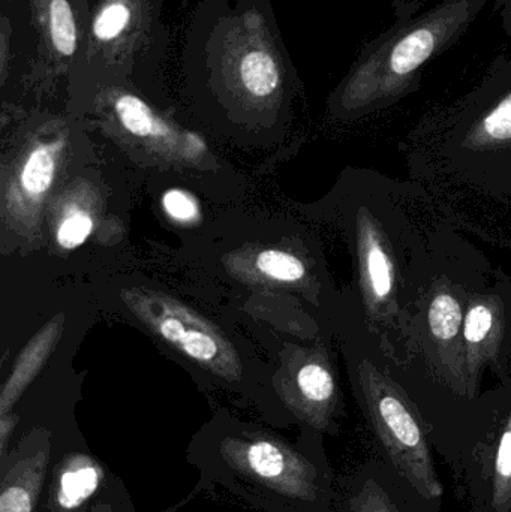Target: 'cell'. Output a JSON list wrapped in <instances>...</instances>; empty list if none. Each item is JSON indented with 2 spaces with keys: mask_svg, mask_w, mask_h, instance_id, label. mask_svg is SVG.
Masks as SVG:
<instances>
[{
  "mask_svg": "<svg viewBox=\"0 0 511 512\" xmlns=\"http://www.w3.org/2000/svg\"><path fill=\"white\" fill-rule=\"evenodd\" d=\"M35 47L29 65L39 78L72 74L86 42L92 0H24Z\"/></svg>",
  "mask_w": 511,
  "mask_h": 512,
  "instance_id": "obj_12",
  "label": "cell"
},
{
  "mask_svg": "<svg viewBox=\"0 0 511 512\" xmlns=\"http://www.w3.org/2000/svg\"><path fill=\"white\" fill-rule=\"evenodd\" d=\"M102 92H107L114 116L128 134L137 138L164 141V143L176 140V131L173 126L153 111L144 99L129 92L125 86L105 87Z\"/></svg>",
  "mask_w": 511,
  "mask_h": 512,
  "instance_id": "obj_15",
  "label": "cell"
},
{
  "mask_svg": "<svg viewBox=\"0 0 511 512\" xmlns=\"http://www.w3.org/2000/svg\"><path fill=\"white\" fill-rule=\"evenodd\" d=\"M56 339V330L47 328L39 334L35 342L27 346L26 351L18 358L17 366L12 372L11 378L6 382L2 391V417L8 415L14 408L21 393L26 390L27 385L35 378L36 373L44 364L45 358L50 355L51 346Z\"/></svg>",
  "mask_w": 511,
  "mask_h": 512,
  "instance_id": "obj_16",
  "label": "cell"
},
{
  "mask_svg": "<svg viewBox=\"0 0 511 512\" xmlns=\"http://www.w3.org/2000/svg\"><path fill=\"white\" fill-rule=\"evenodd\" d=\"M63 140L41 143L33 147L20 173V186L32 200H41L53 185L57 156L62 152Z\"/></svg>",
  "mask_w": 511,
  "mask_h": 512,
  "instance_id": "obj_17",
  "label": "cell"
},
{
  "mask_svg": "<svg viewBox=\"0 0 511 512\" xmlns=\"http://www.w3.org/2000/svg\"><path fill=\"white\" fill-rule=\"evenodd\" d=\"M336 512H416L383 463L372 456L338 478Z\"/></svg>",
  "mask_w": 511,
  "mask_h": 512,
  "instance_id": "obj_14",
  "label": "cell"
},
{
  "mask_svg": "<svg viewBox=\"0 0 511 512\" xmlns=\"http://www.w3.org/2000/svg\"><path fill=\"white\" fill-rule=\"evenodd\" d=\"M494 273L489 259L447 225L435 228L422 283L398 357L387 358L428 426L435 453L461 471L494 418L495 388L483 405L468 397L462 328L471 295Z\"/></svg>",
  "mask_w": 511,
  "mask_h": 512,
  "instance_id": "obj_1",
  "label": "cell"
},
{
  "mask_svg": "<svg viewBox=\"0 0 511 512\" xmlns=\"http://www.w3.org/2000/svg\"><path fill=\"white\" fill-rule=\"evenodd\" d=\"M182 65L192 80L257 105L278 102L296 78L270 0H200Z\"/></svg>",
  "mask_w": 511,
  "mask_h": 512,
  "instance_id": "obj_4",
  "label": "cell"
},
{
  "mask_svg": "<svg viewBox=\"0 0 511 512\" xmlns=\"http://www.w3.org/2000/svg\"><path fill=\"white\" fill-rule=\"evenodd\" d=\"M168 32L161 0H92L89 29L72 81L122 86L138 66L161 65Z\"/></svg>",
  "mask_w": 511,
  "mask_h": 512,
  "instance_id": "obj_8",
  "label": "cell"
},
{
  "mask_svg": "<svg viewBox=\"0 0 511 512\" xmlns=\"http://www.w3.org/2000/svg\"><path fill=\"white\" fill-rule=\"evenodd\" d=\"M494 388L491 426L455 475L471 512H511V375Z\"/></svg>",
  "mask_w": 511,
  "mask_h": 512,
  "instance_id": "obj_11",
  "label": "cell"
},
{
  "mask_svg": "<svg viewBox=\"0 0 511 512\" xmlns=\"http://www.w3.org/2000/svg\"><path fill=\"white\" fill-rule=\"evenodd\" d=\"M494 9L500 15L504 32L511 36V0H495Z\"/></svg>",
  "mask_w": 511,
  "mask_h": 512,
  "instance_id": "obj_22",
  "label": "cell"
},
{
  "mask_svg": "<svg viewBox=\"0 0 511 512\" xmlns=\"http://www.w3.org/2000/svg\"><path fill=\"white\" fill-rule=\"evenodd\" d=\"M492 0H440L396 21L360 51L329 99L341 120H359L417 92L425 66L449 50Z\"/></svg>",
  "mask_w": 511,
  "mask_h": 512,
  "instance_id": "obj_6",
  "label": "cell"
},
{
  "mask_svg": "<svg viewBox=\"0 0 511 512\" xmlns=\"http://www.w3.org/2000/svg\"><path fill=\"white\" fill-rule=\"evenodd\" d=\"M122 297L138 319L177 351L225 381L242 378V366L233 346L209 322L158 292L132 289L123 291Z\"/></svg>",
  "mask_w": 511,
  "mask_h": 512,
  "instance_id": "obj_10",
  "label": "cell"
},
{
  "mask_svg": "<svg viewBox=\"0 0 511 512\" xmlns=\"http://www.w3.org/2000/svg\"><path fill=\"white\" fill-rule=\"evenodd\" d=\"M92 231L93 219L90 218V215H87L86 212L75 210V212L65 216L62 224H60L59 230H57V243L63 249L71 251V249L83 245L89 239Z\"/></svg>",
  "mask_w": 511,
  "mask_h": 512,
  "instance_id": "obj_19",
  "label": "cell"
},
{
  "mask_svg": "<svg viewBox=\"0 0 511 512\" xmlns=\"http://www.w3.org/2000/svg\"><path fill=\"white\" fill-rule=\"evenodd\" d=\"M182 150L185 155L198 156L204 153L206 150V143L200 135L192 134V132H186L185 140H183Z\"/></svg>",
  "mask_w": 511,
  "mask_h": 512,
  "instance_id": "obj_21",
  "label": "cell"
},
{
  "mask_svg": "<svg viewBox=\"0 0 511 512\" xmlns=\"http://www.w3.org/2000/svg\"><path fill=\"white\" fill-rule=\"evenodd\" d=\"M186 460L200 474L189 498L222 487L258 511L336 512L338 480L314 430L291 442L251 424L213 423L192 438Z\"/></svg>",
  "mask_w": 511,
  "mask_h": 512,
  "instance_id": "obj_3",
  "label": "cell"
},
{
  "mask_svg": "<svg viewBox=\"0 0 511 512\" xmlns=\"http://www.w3.org/2000/svg\"><path fill=\"white\" fill-rule=\"evenodd\" d=\"M429 147V159L453 185L511 200V56L498 57L479 86L453 105Z\"/></svg>",
  "mask_w": 511,
  "mask_h": 512,
  "instance_id": "obj_7",
  "label": "cell"
},
{
  "mask_svg": "<svg viewBox=\"0 0 511 512\" xmlns=\"http://www.w3.org/2000/svg\"><path fill=\"white\" fill-rule=\"evenodd\" d=\"M423 198L420 186L374 170L357 171L348 195L345 225L356 273L351 310L389 358L401 351L438 227H423L414 213Z\"/></svg>",
  "mask_w": 511,
  "mask_h": 512,
  "instance_id": "obj_2",
  "label": "cell"
},
{
  "mask_svg": "<svg viewBox=\"0 0 511 512\" xmlns=\"http://www.w3.org/2000/svg\"><path fill=\"white\" fill-rule=\"evenodd\" d=\"M257 268L264 276L279 282L296 283L305 279L308 268L299 256L284 251H264L258 255Z\"/></svg>",
  "mask_w": 511,
  "mask_h": 512,
  "instance_id": "obj_18",
  "label": "cell"
},
{
  "mask_svg": "<svg viewBox=\"0 0 511 512\" xmlns=\"http://www.w3.org/2000/svg\"><path fill=\"white\" fill-rule=\"evenodd\" d=\"M462 367L468 397L477 405L488 402L482 390L486 373L498 382L511 375V277L494 268L491 279L468 301L462 328Z\"/></svg>",
  "mask_w": 511,
  "mask_h": 512,
  "instance_id": "obj_9",
  "label": "cell"
},
{
  "mask_svg": "<svg viewBox=\"0 0 511 512\" xmlns=\"http://www.w3.org/2000/svg\"><path fill=\"white\" fill-rule=\"evenodd\" d=\"M53 453V435L39 432L0 453V512H38Z\"/></svg>",
  "mask_w": 511,
  "mask_h": 512,
  "instance_id": "obj_13",
  "label": "cell"
},
{
  "mask_svg": "<svg viewBox=\"0 0 511 512\" xmlns=\"http://www.w3.org/2000/svg\"><path fill=\"white\" fill-rule=\"evenodd\" d=\"M348 370L357 405L372 436L374 457L390 472L416 512H440L444 486L428 426L387 366L386 352L350 313Z\"/></svg>",
  "mask_w": 511,
  "mask_h": 512,
  "instance_id": "obj_5",
  "label": "cell"
},
{
  "mask_svg": "<svg viewBox=\"0 0 511 512\" xmlns=\"http://www.w3.org/2000/svg\"><path fill=\"white\" fill-rule=\"evenodd\" d=\"M165 213L174 221L192 222L200 216L197 200L188 192L171 189L162 198Z\"/></svg>",
  "mask_w": 511,
  "mask_h": 512,
  "instance_id": "obj_20",
  "label": "cell"
}]
</instances>
